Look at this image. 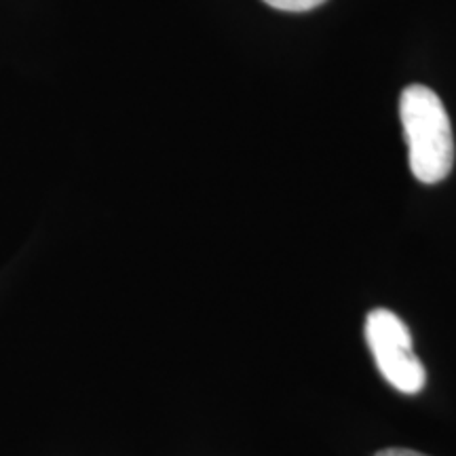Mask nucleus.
<instances>
[{"instance_id": "obj_1", "label": "nucleus", "mask_w": 456, "mask_h": 456, "mask_svg": "<svg viewBox=\"0 0 456 456\" xmlns=\"http://www.w3.org/2000/svg\"><path fill=\"white\" fill-rule=\"evenodd\" d=\"M399 118L408 142V161L414 178L437 184L452 171L454 138L448 112L436 91L410 85L399 98Z\"/></svg>"}, {"instance_id": "obj_3", "label": "nucleus", "mask_w": 456, "mask_h": 456, "mask_svg": "<svg viewBox=\"0 0 456 456\" xmlns=\"http://www.w3.org/2000/svg\"><path fill=\"white\" fill-rule=\"evenodd\" d=\"M273 9L279 11H292V13H302V11H311L323 4L326 0H265Z\"/></svg>"}, {"instance_id": "obj_4", "label": "nucleus", "mask_w": 456, "mask_h": 456, "mask_svg": "<svg viewBox=\"0 0 456 456\" xmlns=\"http://www.w3.org/2000/svg\"><path fill=\"white\" fill-rule=\"evenodd\" d=\"M374 456H427V454H420L416 452V450H408V448H387V450H380V452H376Z\"/></svg>"}, {"instance_id": "obj_2", "label": "nucleus", "mask_w": 456, "mask_h": 456, "mask_svg": "<svg viewBox=\"0 0 456 456\" xmlns=\"http://www.w3.org/2000/svg\"><path fill=\"white\" fill-rule=\"evenodd\" d=\"M366 342L376 368L393 389L406 395L423 391L427 372L412 351V334L389 309H374L366 317Z\"/></svg>"}]
</instances>
